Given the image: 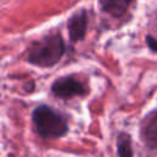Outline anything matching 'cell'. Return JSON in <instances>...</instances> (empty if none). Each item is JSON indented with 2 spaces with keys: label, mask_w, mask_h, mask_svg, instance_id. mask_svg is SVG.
<instances>
[{
  "label": "cell",
  "mask_w": 157,
  "mask_h": 157,
  "mask_svg": "<svg viewBox=\"0 0 157 157\" xmlns=\"http://www.w3.org/2000/svg\"><path fill=\"white\" fill-rule=\"evenodd\" d=\"M33 129L42 139H58L69 131V125L63 114L47 104L37 105L32 112Z\"/></svg>",
  "instance_id": "cell-1"
},
{
  "label": "cell",
  "mask_w": 157,
  "mask_h": 157,
  "mask_svg": "<svg viewBox=\"0 0 157 157\" xmlns=\"http://www.w3.org/2000/svg\"><path fill=\"white\" fill-rule=\"evenodd\" d=\"M65 43L60 33H54L36 42L28 53L27 61L39 67H52L65 54Z\"/></svg>",
  "instance_id": "cell-2"
},
{
  "label": "cell",
  "mask_w": 157,
  "mask_h": 157,
  "mask_svg": "<svg viewBox=\"0 0 157 157\" xmlns=\"http://www.w3.org/2000/svg\"><path fill=\"white\" fill-rule=\"evenodd\" d=\"M52 93L61 99H70L77 96H85L87 93L86 87L78 80L72 76H61L58 77L52 83Z\"/></svg>",
  "instance_id": "cell-3"
},
{
  "label": "cell",
  "mask_w": 157,
  "mask_h": 157,
  "mask_svg": "<svg viewBox=\"0 0 157 157\" xmlns=\"http://www.w3.org/2000/svg\"><path fill=\"white\" fill-rule=\"evenodd\" d=\"M140 137L146 148L157 151V109L151 110L141 121Z\"/></svg>",
  "instance_id": "cell-4"
},
{
  "label": "cell",
  "mask_w": 157,
  "mask_h": 157,
  "mask_svg": "<svg viewBox=\"0 0 157 157\" xmlns=\"http://www.w3.org/2000/svg\"><path fill=\"white\" fill-rule=\"evenodd\" d=\"M87 23H88L87 12L83 9L76 11L69 18L67 32H69V38L72 43H76L85 38L86 32H87Z\"/></svg>",
  "instance_id": "cell-5"
},
{
  "label": "cell",
  "mask_w": 157,
  "mask_h": 157,
  "mask_svg": "<svg viewBox=\"0 0 157 157\" xmlns=\"http://www.w3.org/2000/svg\"><path fill=\"white\" fill-rule=\"evenodd\" d=\"M132 1L134 0H98V4L103 12L114 18H119L128 12Z\"/></svg>",
  "instance_id": "cell-6"
},
{
  "label": "cell",
  "mask_w": 157,
  "mask_h": 157,
  "mask_svg": "<svg viewBox=\"0 0 157 157\" xmlns=\"http://www.w3.org/2000/svg\"><path fill=\"white\" fill-rule=\"evenodd\" d=\"M117 152L119 156H132L131 150V136L126 132H120L117 136Z\"/></svg>",
  "instance_id": "cell-7"
},
{
  "label": "cell",
  "mask_w": 157,
  "mask_h": 157,
  "mask_svg": "<svg viewBox=\"0 0 157 157\" xmlns=\"http://www.w3.org/2000/svg\"><path fill=\"white\" fill-rule=\"evenodd\" d=\"M146 44H147V47L150 48L151 52L157 54V38H155L151 34H147L146 36Z\"/></svg>",
  "instance_id": "cell-8"
},
{
  "label": "cell",
  "mask_w": 157,
  "mask_h": 157,
  "mask_svg": "<svg viewBox=\"0 0 157 157\" xmlns=\"http://www.w3.org/2000/svg\"><path fill=\"white\" fill-rule=\"evenodd\" d=\"M155 25H156V28H157V12H156V16H155Z\"/></svg>",
  "instance_id": "cell-9"
}]
</instances>
